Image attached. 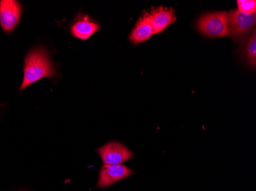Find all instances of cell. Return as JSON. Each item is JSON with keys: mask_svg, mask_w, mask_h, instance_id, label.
Listing matches in <instances>:
<instances>
[{"mask_svg": "<svg viewBox=\"0 0 256 191\" xmlns=\"http://www.w3.org/2000/svg\"><path fill=\"white\" fill-rule=\"evenodd\" d=\"M237 5H238V11L242 13L246 14V15L256 13V0H238Z\"/></svg>", "mask_w": 256, "mask_h": 191, "instance_id": "obj_11", "label": "cell"}, {"mask_svg": "<svg viewBox=\"0 0 256 191\" xmlns=\"http://www.w3.org/2000/svg\"><path fill=\"white\" fill-rule=\"evenodd\" d=\"M98 30H100L98 24L89 19L87 16L82 15L78 17L74 21L71 28V32L76 38L86 41Z\"/></svg>", "mask_w": 256, "mask_h": 191, "instance_id": "obj_9", "label": "cell"}, {"mask_svg": "<svg viewBox=\"0 0 256 191\" xmlns=\"http://www.w3.org/2000/svg\"><path fill=\"white\" fill-rule=\"evenodd\" d=\"M134 174L133 171L122 165H104L99 174L98 187L107 188L115 183L129 178Z\"/></svg>", "mask_w": 256, "mask_h": 191, "instance_id": "obj_6", "label": "cell"}, {"mask_svg": "<svg viewBox=\"0 0 256 191\" xmlns=\"http://www.w3.org/2000/svg\"><path fill=\"white\" fill-rule=\"evenodd\" d=\"M56 74V67L47 51L44 47L36 48L26 57L24 77L20 90H25L28 86L44 77L53 78Z\"/></svg>", "mask_w": 256, "mask_h": 191, "instance_id": "obj_1", "label": "cell"}, {"mask_svg": "<svg viewBox=\"0 0 256 191\" xmlns=\"http://www.w3.org/2000/svg\"><path fill=\"white\" fill-rule=\"evenodd\" d=\"M21 4L16 0H1L0 1V25L4 31L11 33L21 19Z\"/></svg>", "mask_w": 256, "mask_h": 191, "instance_id": "obj_5", "label": "cell"}, {"mask_svg": "<svg viewBox=\"0 0 256 191\" xmlns=\"http://www.w3.org/2000/svg\"><path fill=\"white\" fill-rule=\"evenodd\" d=\"M256 21V13L246 15L238 10H232L227 13L228 34L237 38L245 36L254 28Z\"/></svg>", "mask_w": 256, "mask_h": 191, "instance_id": "obj_3", "label": "cell"}, {"mask_svg": "<svg viewBox=\"0 0 256 191\" xmlns=\"http://www.w3.org/2000/svg\"><path fill=\"white\" fill-rule=\"evenodd\" d=\"M154 34V32L153 24L150 13H145L140 17L136 22L134 29L130 33L129 39L134 44L144 42Z\"/></svg>", "mask_w": 256, "mask_h": 191, "instance_id": "obj_7", "label": "cell"}, {"mask_svg": "<svg viewBox=\"0 0 256 191\" xmlns=\"http://www.w3.org/2000/svg\"><path fill=\"white\" fill-rule=\"evenodd\" d=\"M197 28L208 38L228 36L227 27V12L214 11L202 15L197 21Z\"/></svg>", "mask_w": 256, "mask_h": 191, "instance_id": "obj_2", "label": "cell"}, {"mask_svg": "<svg viewBox=\"0 0 256 191\" xmlns=\"http://www.w3.org/2000/svg\"><path fill=\"white\" fill-rule=\"evenodd\" d=\"M150 15L154 34L164 31L168 26L175 22L176 19L174 10L164 7H159L152 10Z\"/></svg>", "mask_w": 256, "mask_h": 191, "instance_id": "obj_8", "label": "cell"}, {"mask_svg": "<svg viewBox=\"0 0 256 191\" xmlns=\"http://www.w3.org/2000/svg\"><path fill=\"white\" fill-rule=\"evenodd\" d=\"M246 57L247 61L251 67L256 65V29L253 30L248 41H247L245 48Z\"/></svg>", "mask_w": 256, "mask_h": 191, "instance_id": "obj_10", "label": "cell"}, {"mask_svg": "<svg viewBox=\"0 0 256 191\" xmlns=\"http://www.w3.org/2000/svg\"><path fill=\"white\" fill-rule=\"evenodd\" d=\"M104 165H122L134 157L133 153L120 142H110L98 149Z\"/></svg>", "mask_w": 256, "mask_h": 191, "instance_id": "obj_4", "label": "cell"}]
</instances>
